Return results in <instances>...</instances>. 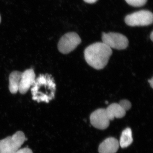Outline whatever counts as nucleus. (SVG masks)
Instances as JSON below:
<instances>
[{
    "mask_svg": "<svg viewBox=\"0 0 153 153\" xmlns=\"http://www.w3.org/2000/svg\"><path fill=\"white\" fill-rule=\"evenodd\" d=\"M85 2L89 3V4H93L95 3L97 0H83Z\"/></svg>",
    "mask_w": 153,
    "mask_h": 153,
    "instance_id": "2eb2a0df",
    "label": "nucleus"
},
{
    "mask_svg": "<svg viewBox=\"0 0 153 153\" xmlns=\"http://www.w3.org/2000/svg\"><path fill=\"white\" fill-rule=\"evenodd\" d=\"M112 49L102 42L91 44L84 50V57L89 66L97 70L105 68L112 54Z\"/></svg>",
    "mask_w": 153,
    "mask_h": 153,
    "instance_id": "f257e3e1",
    "label": "nucleus"
},
{
    "mask_svg": "<svg viewBox=\"0 0 153 153\" xmlns=\"http://www.w3.org/2000/svg\"><path fill=\"white\" fill-rule=\"evenodd\" d=\"M33 86L31 93L33 100L49 103L55 98L56 84L52 75L41 74L35 80Z\"/></svg>",
    "mask_w": 153,
    "mask_h": 153,
    "instance_id": "f03ea898",
    "label": "nucleus"
},
{
    "mask_svg": "<svg viewBox=\"0 0 153 153\" xmlns=\"http://www.w3.org/2000/svg\"><path fill=\"white\" fill-rule=\"evenodd\" d=\"M150 38H151V40H152V41H153V32H152V33H151V34L150 35Z\"/></svg>",
    "mask_w": 153,
    "mask_h": 153,
    "instance_id": "f3484780",
    "label": "nucleus"
},
{
    "mask_svg": "<svg viewBox=\"0 0 153 153\" xmlns=\"http://www.w3.org/2000/svg\"><path fill=\"white\" fill-rule=\"evenodd\" d=\"M131 104L127 100H121L119 103H113L110 105L105 108L106 114L109 120H113L115 118H121L123 117L126 111L130 109Z\"/></svg>",
    "mask_w": 153,
    "mask_h": 153,
    "instance_id": "0eeeda50",
    "label": "nucleus"
},
{
    "mask_svg": "<svg viewBox=\"0 0 153 153\" xmlns=\"http://www.w3.org/2000/svg\"><path fill=\"white\" fill-rule=\"evenodd\" d=\"M119 147V143L114 137H109L103 141L99 147L100 153H116Z\"/></svg>",
    "mask_w": 153,
    "mask_h": 153,
    "instance_id": "9d476101",
    "label": "nucleus"
},
{
    "mask_svg": "<svg viewBox=\"0 0 153 153\" xmlns=\"http://www.w3.org/2000/svg\"><path fill=\"white\" fill-rule=\"evenodd\" d=\"M1 16H0V23H1Z\"/></svg>",
    "mask_w": 153,
    "mask_h": 153,
    "instance_id": "a211bd4d",
    "label": "nucleus"
},
{
    "mask_svg": "<svg viewBox=\"0 0 153 153\" xmlns=\"http://www.w3.org/2000/svg\"><path fill=\"white\" fill-rule=\"evenodd\" d=\"M81 42V38L77 33L70 32L61 37L57 47L59 52L62 54H68L76 49Z\"/></svg>",
    "mask_w": 153,
    "mask_h": 153,
    "instance_id": "423d86ee",
    "label": "nucleus"
},
{
    "mask_svg": "<svg viewBox=\"0 0 153 153\" xmlns=\"http://www.w3.org/2000/svg\"><path fill=\"white\" fill-rule=\"evenodd\" d=\"M22 72L19 71H14L10 74L9 76V90L13 94L17 93L19 91L20 79Z\"/></svg>",
    "mask_w": 153,
    "mask_h": 153,
    "instance_id": "9b49d317",
    "label": "nucleus"
},
{
    "mask_svg": "<svg viewBox=\"0 0 153 153\" xmlns=\"http://www.w3.org/2000/svg\"><path fill=\"white\" fill-rule=\"evenodd\" d=\"M91 123L96 128L105 129L109 125L110 120L105 108H99L94 111L90 117Z\"/></svg>",
    "mask_w": 153,
    "mask_h": 153,
    "instance_id": "6e6552de",
    "label": "nucleus"
},
{
    "mask_svg": "<svg viewBox=\"0 0 153 153\" xmlns=\"http://www.w3.org/2000/svg\"><path fill=\"white\" fill-rule=\"evenodd\" d=\"M131 129L128 128L123 131L121 136L119 145L121 147L125 148L129 146L133 142Z\"/></svg>",
    "mask_w": 153,
    "mask_h": 153,
    "instance_id": "f8f14e48",
    "label": "nucleus"
},
{
    "mask_svg": "<svg viewBox=\"0 0 153 153\" xmlns=\"http://www.w3.org/2000/svg\"><path fill=\"white\" fill-rule=\"evenodd\" d=\"M130 5L134 7H140L144 5L147 0H125Z\"/></svg>",
    "mask_w": 153,
    "mask_h": 153,
    "instance_id": "ddd939ff",
    "label": "nucleus"
},
{
    "mask_svg": "<svg viewBox=\"0 0 153 153\" xmlns=\"http://www.w3.org/2000/svg\"><path fill=\"white\" fill-rule=\"evenodd\" d=\"M36 74L33 69H28L22 73L19 91L21 94H25L35 82Z\"/></svg>",
    "mask_w": 153,
    "mask_h": 153,
    "instance_id": "1a4fd4ad",
    "label": "nucleus"
},
{
    "mask_svg": "<svg viewBox=\"0 0 153 153\" xmlns=\"http://www.w3.org/2000/svg\"><path fill=\"white\" fill-rule=\"evenodd\" d=\"M153 21L152 13L145 10L128 15L125 19L126 24L130 27L149 26L152 24Z\"/></svg>",
    "mask_w": 153,
    "mask_h": 153,
    "instance_id": "20e7f679",
    "label": "nucleus"
},
{
    "mask_svg": "<svg viewBox=\"0 0 153 153\" xmlns=\"http://www.w3.org/2000/svg\"><path fill=\"white\" fill-rule=\"evenodd\" d=\"M15 153H33V152L31 149L28 148H25L20 149Z\"/></svg>",
    "mask_w": 153,
    "mask_h": 153,
    "instance_id": "4468645a",
    "label": "nucleus"
},
{
    "mask_svg": "<svg viewBox=\"0 0 153 153\" xmlns=\"http://www.w3.org/2000/svg\"><path fill=\"white\" fill-rule=\"evenodd\" d=\"M148 82L149 83L151 87H152V88H153V77H152L151 79H149V80H148Z\"/></svg>",
    "mask_w": 153,
    "mask_h": 153,
    "instance_id": "dca6fc26",
    "label": "nucleus"
},
{
    "mask_svg": "<svg viewBox=\"0 0 153 153\" xmlns=\"http://www.w3.org/2000/svg\"><path fill=\"white\" fill-rule=\"evenodd\" d=\"M27 140L23 132L17 131L11 136L0 140V153L16 152Z\"/></svg>",
    "mask_w": 153,
    "mask_h": 153,
    "instance_id": "7ed1b4c3",
    "label": "nucleus"
},
{
    "mask_svg": "<svg viewBox=\"0 0 153 153\" xmlns=\"http://www.w3.org/2000/svg\"><path fill=\"white\" fill-rule=\"evenodd\" d=\"M102 43L108 47L117 50H123L128 46V40L126 36L120 33H102Z\"/></svg>",
    "mask_w": 153,
    "mask_h": 153,
    "instance_id": "39448f33",
    "label": "nucleus"
}]
</instances>
